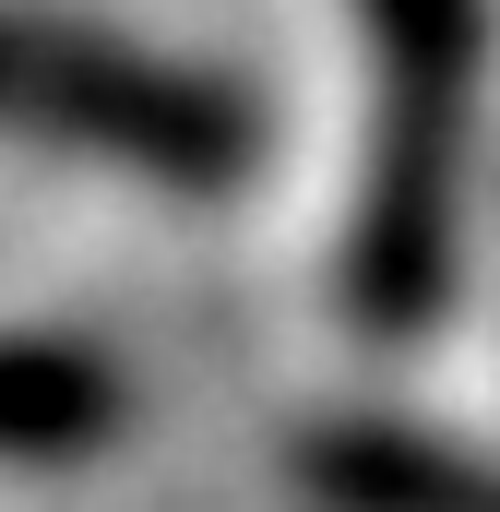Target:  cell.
I'll use <instances>...</instances> for the list:
<instances>
[{"label":"cell","mask_w":500,"mask_h":512,"mask_svg":"<svg viewBox=\"0 0 500 512\" xmlns=\"http://www.w3.org/2000/svg\"><path fill=\"white\" fill-rule=\"evenodd\" d=\"M381 48V120L370 179L346 215V298L370 334H417L453 310L465 262V143L489 84V0H358Z\"/></svg>","instance_id":"1"},{"label":"cell","mask_w":500,"mask_h":512,"mask_svg":"<svg viewBox=\"0 0 500 512\" xmlns=\"http://www.w3.org/2000/svg\"><path fill=\"white\" fill-rule=\"evenodd\" d=\"M298 489L322 512H500V453L393 417H322L298 441Z\"/></svg>","instance_id":"3"},{"label":"cell","mask_w":500,"mask_h":512,"mask_svg":"<svg viewBox=\"0 0 500 512\" xmlns=\"http://www.w3.org/2000/svg\"><path fill=\"white\" fill-rule=\"evenodd\" d=\"M131 417V382L72 334H0V465H84Z\"/></svg>","instance_id":"4"},{"label":"cell","mask_w":500,"mask_h":512,"mask_svg":"<svg viewBox=\"0 0 500 512\" xmlns=\"http://www.w3.org/2000/svg\"><path fill=\"white\" fill-rule=\"evenodd\" d=\"M0 131L96 155V167H120L143 191H179V203L239 191L250 155H262L250 96L215 84L203 60L131 48V36L72 24V12H12V0H0Z\"/></svg>","instance_id":"2"}]
</instances>
